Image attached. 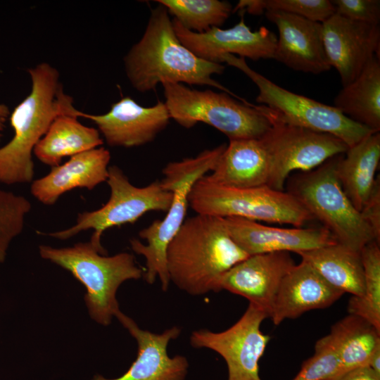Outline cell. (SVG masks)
<instances>
[{"instance_id":"6da1fadb","label":"cell","mask_w":380,"mask_h":380,"mask_svg":"<svg viewBox=\"0 0 380 380\" xmlns=\"http://www.w3.org/2000/svg\"><path fill=\"white\" fill-rule=\"evenodd\" d=\"M127 77L137 91L146 93L161 84L208 85L238 97L212 78L225 67L197 57L177 37L167 9H151L145 31L124 58Z\"/></svg>"},{"instance_id":"7a4b0ae2","label":"cell","mask_w":380,"mask_h":380,"mask_svg":"<svg viewBox=\"0 0 380 380\" xmlns=\"http://www.w3.org/2000/svg\"><path fill=\"white\" fill-rule=\"evenodd\" d=\"M248 255L232 239L224 219L196 214L186 219L170 242V281L193 296L219 292L221 277Z\"/></svg>"},{"instance_id":"3957f363","label":"cell","mask_w":380,"mask_h":380,"mask_svg":"<svg viewBox=\"0 0 380 380\" xmlns=\"http://www.w3.org/2000/svg\"><path fill=\"white\" fill-rule=\"evenodd\" d=\"M28 73L30 92L10 114L13 137L0 148V182L7 185L32 182L36 145L53 120L73 106L53 66L43 62L30 68Z\"/></svg>"},{"instance_id":"277c9868","label":"cell","mask_w":380,"mask_h":380,"mask_svg":"<svg viewBox=\"0 0 380 380\" xmlns=\"http://www.w3.org/2000/svg\"><path fill=\"white\" fill-rule=\"evenodd\" d=\"M227 145L205 149L193 158L168 163L163 169V187L172 192V202L165 217L153 221L139 232L140 240L129 241L132 251L144 257L146 270L144 278L152 284L157 277L164 292L168 290L170 277L166 263V251L170 242L186 220L189 196L194 184L216 165Z\"/></svg>"},{"instance_id":"5b68a950","label":"cell","mask_w":380,"mask_h":380,"mask_svg":"<svg viewBox=\"0 0 380 380\" xmlns=\"http://www.w3.org/2000/svg\"><path fill=\"white\" fill-rule=\"evenodd\" d=\"M39 252L43 259L69 271L84 285L89 315L103 326H108L120 311L116 298L120 286L141 278L144 273L132 254L102 255L90 241L65 248L40 245Z\"/></svg>"},{"instance_id":"8992f818","label":"cell","mask_w":380,"mask_h":380,"mask_svg":"<svg viewBox=\"0 0 380 380\" xmlns=\"http://www.w3.org/2000/svg\"><path fill=\"white\" fill-rule=\"evenodd\" d=\"M189 205L196 214L241 217L301 227L314 217L291 193L267 185L234 188L217 184L206 175L194 185Z\"/></svg>"},{"instance_id":"52a82bcc","label":"cell","mask_w":380,"mask_h":380,"mask_svg":"<svg viewBox=\"0 0 380 380\" xmlns=\"http://www.w3.org/2000/svg\"><path fill=\"white\" fill-rule=\"evenodd\" d=\"M163 86L170 118L184 128L204 122L236 140L261 138L271 127L258 105L238 102L225 92L200 91L182 84Z\"/></svg>"},{"instance_id":"ba28073f","label":"cell","mask_w":380,"mask_h":380,"mask_svg":"<svg viewBox=\"0 0 380 380\" xmlns=\"http://www.w3.org/2000/svg\"><path fill=\"white\" fill-rule=\"evenodd\" d=\"M338 156L298 177L289 193L322 222L338 243L360 253L369 243L379 241L341 186L336 172Z\"/></svg>"},{"instance_id":"9c48e42d","label":"cell","mask_w":380,"mask_h":380,"mask_svg":"<svg viewBox=\"0 0 380 380\" xmlns=\"http://www.w3.org/2000/svg\"><path fill=\"white\" fill-rule=\"evenodd\" d=\"M220 61L236 68L248 77L259 91L256 102L267 106L272 115L284 123L331 134L348 148L376 132L350 120L333 106L279 87L251 68L243 58L225 54Z\"/></svg>"},{"instance_id":"30bf717a","label":"cell","mask_w":380,"mask_h":380,"mask_svg":"<svg viewBox=\"0 0 380 380\" xmlns=\"http://www.w3.org/2000/svg\"><path fill=\"white\" fill-rule=\"evenodd\" d=\"M106 182L110 194L105 205L98 210L78 214L74 225L47 235L66 240L81 232L92 229L90 243L101 254L107 255L101 243L105 231L134 224L151 211L167 213L172 202V192L165 189L160 181L156 180L143 187L136 186L117 165L109 166Z\"/></svg>"},{"instance_id":"8fae6325","label":"cell","mask_w":380,"mask_h":380,"mask_svg":"<svg viewBox=\"0 0 380 380\" xmlns=\"http://www.w3.org/2000/svg\"><path fill=\"white\" fill-rule=\"evenodd\" d=\"M260 110L271 127L260 138L270 163L268 186L283 191L289 174L313 170L331 158L344 154L348 147L338 138L324 132L291 125L277 120L265 106Z\"/></svg>"},{"instance_id":"7c38bea8","label":"cell","mask_w":380,"mask_h":380,"mask_svg":"<svg viewBox=\"0 0 380 380\" xmlns=\"http://www.w3.org/2000/svg\"><path fill=\"white\" fill-rule=\"evenodd\" d=\"M268 317L265 311L249 303L241 317L229 329L220 332L194 331L190 336V344L220 355L227 366V380H262L259 361L270 336L261 331L260 325Z\"/></svg>"},{"instance_id":"4fadbf2b","label":"cell","mask_w":380,"mask_h":380,"mask_svg":"<svg viewBox=\"0 0 380 380\" xmlns=\"http://www.w3.org/2000/svg\"><path fill=\"white\" fill-rule=\"evenodd\" d=\"M172 25L181 43L197 57L221 63L225 54H237L253 61L273 59L277 37L265 27L252 31L241 17L240 21L229 29L211 27L197 33L184 27L176 19Z\"/></svg>"},{"instance_id":"5bb4252c","label":"cell","mask_w":380,"mask_h":380,"mask_svg":"<svg viewBox=\"0 0 380 380\" xmlns=\"http://www.w3.org/2000/svg\"><path fill=\"white\" fill-rule=\"evenodd\" d=\"M323 45L343 87L353 82L374 56L379 58L380 27L334 13L322 23Z\"/></svg>"},{"instance_id":"9a60e30c","label":"cell","mask_w":380,"mask_h":380,"mask_svg":"<svg viewBox=\"0 0 380 380\" xmlns=\"http://www.w3.org/2000/svg\"><path fill=\"white\" fill-rule=\"evenodd\" d=\"M78 118L91 120L110 146L131 148L153 141L166 128L170 116L165 102L144 107L129 96L114 103L101 115H93L76 109Z\"/></svg>"},{"instance_id":"2e32d148","label":"cell","mask_w":380,"mask_h":380,"mask_svg":"<svg viewBox=\"0 0 380 380\" xmlns=\"http://www.w3.org/2000/svg\"><path fill=\"white\" fill-rule=\"evenodd\" d=\"M295 265L289 252L249 255L221 277L218 289L244 297L270 317L280 284Z\"/></svg>"},{"instance_id":"e0dca14e","label":"cell","mask_w":380,"mask_h":380,"mask_svg":"<svg viewBox=\"0 0 380 380\" xmlns=\"http://www.w3.org/2000/svg\"><path fill=\"white\" fill-rule=\"evenodd\" d=\"M137 341V355L122 376L108 379L95 375L91 380H184L189 367L187 359L180 355L170 357L167 346L176 339L181 329L174 326L156 334L139 327L129 317L120 311L115 317Z\"/></svg>"},{"instance_id":"ac0fdd59","label":"cell","mask_w":380,"mask_h":380,"mask_svg":"<svg viewBox=\"0 0 380 380\" xmlns=\"http://www.w3.org/2000/svg\"><path fill=\"white\" fill-rule=\"evenodd\" d=\"M265 14L279 32L273 59L303 72L319 74L331 69L321 23L279 11H267Z\"/></svg>"},{"instance_id":"d6986e66","label":"cell","mask_w":380,"mask_h":380,"mask_svg":"<svg viewBox=\"0 0 380 380\" xmlns=\"http://www.w3.org/2000/svg\"><path fill=\"white\" fill-rule=\"evenodd\" d=\"M234 241L249 255L273 252H300L336 241L324 227L279 228L241 217H224Z\"/></svg>"},{"instance_id":"ffe728a7","label":"cell","mask_w":380,"mask_h":380,"mask_svg":"<svg viewBox=\"0 0 380 380\" xmlns=\"http://www.w3.org/2000/svg\"><path fill=\"white\" fill-rule=\"evenodd\" d=\"M343 293L327 282L309 264L301 260L282 279L270 318L279 325L285 319L331 306Z\"/></svg>"},{"instance_id":"44dd1931","label":"cell","mask_w":380,"mask_h":380,"mask_svg":"<svg viewBox=\"0 0 380 380\" xmlns=\"http://www.w3.org/2000/svg\"><path fill=\"white\" fill-rule=\"evenodd\" d=\"M110 160V153L103 147L77 154L32 182L30 191L40 203L51 205L63 194L75 188L92 190L107 181Z\"/></svg>"},{"instance_id":"7402d4cb","label":"cell","mask_w":380,"mask_h":380,"mask_svg":"<svg viewBox=\"0 0 380 380\" xmlns=\"http://www.w3.org/2000/svg\"><path fill=\"white\" fill-rule=\"evenodd\" d=\"M211 182L224 186H268L270 163L260 138L229 140L211 174Z\"/></svg>"},{"instance_id":"603a6c76","label":"cell","mask_w":380,"mask_h":380,"mask_svg":"<svg viewBox=\"0 0 380 380\" xmlns=\"http://www.w3.org/2000/svg\"><path fill=\"white\" fill-rule=\"evenodd\" d=\"M339 155L336 172L341 186L354 207L362 210L375 189L380 160V133H372Z\"/></svg>"},{"instance_id":"cb8c5ba5","label":"cell","mask_w":380,"mask_h":380,"mask_svg":"<svg viewBox=\"0 0 380 380\" xmlns=\"http://www.w3.org/2000/svg\"><path fill=\"white\" fill-rule=\"evenodd\" d=\"M75 111L72 106L51 122L33 151L40 162L52 167L60 165L65 157L70 158L103 144L99 130L82 124Z\"/></svg>"},{"instance_id":"d4e9b609","label":"cell","mask_w":380,"mask_h":380,"mask_svg":"<svg viewBox=\"0 0 380 380\" xmlns=\"http://www.w3.org/2000/svg\"><path fill=\"white\" fill-rule=\"evenodd\" d=\"M327 336L338 359L336 372L327 380H338L352 369L368 366L372 355L380 348V331L355 315L336 322Z\"/></svg>"},{"instance_id":"484cf974","label":"cell","mask_w":380,"mask_h":380,"mask_svg":"<svg viewBox=\"0 0 380 380\" xmlns=\"http://www.w3.org/2000/svg\"><path fill=\"white\" fill-rule=\"evenodd\" d=\"M297 254L335 289L352 296L363 294L365 280L360 253L336 241Z\"/></svg>"},{"instance_id":"4316f807","label":"cell","mask_w":380,"mask_h":380,"mask_svg":"<svg viewBox=\"0 0 380 380\" xmlns=\"http://www.w3.org/2000/svg\"><path fill=\"white\" fill-rule=\"evenodd\" d=\"M333 106L354 122L373 132H379V58L374 56L353 82L343 87Z\"/></svg>"},{"instance_id":"83f0119b","label":"cell","mask_w":380,"mask_h":380,"mask_svg":"<svg viewBox=\"0 0 380 380\" xmlns=\"http://www.w3.org/2000/svg\"><path fill=\"white\" fill-rule=\"evenodd\" d=\"M364 271V292L352 296L348 304L349 314L363 318L380 331V248L373 241L360 251Z\"/></svg>"},{"instance_id":"f1b7e54d","label":"cell","mask_w":380,"mask_h":380,"mask_svg":"<svg viewBox=\"0 0 380 380\" xmlns=\"http://www.w3.org/2000/svg\"><path fill=\"white\" fill-rule=\"evenodd\" d=\"M175 16L184 27L201 33L211 27H220L229 17L233 8L226 1L157 0Z\"/></svg>"},{"instance_id":"f546056e","label":"cell","mask_w":380,"mask_h":380,"mask_svg":"<svg viewBox=\"0 0 380 380\" xmlns=\"http://www.w3.org/2000/svg\"><path fill=\"white\" fill-rule=\"evenodd\" d=\"M31 208L25 196L0 189V265L4 262L13 240L23 230Z\"/></svg>"},{"instance_id":"4dcf8cb0","label":"cell","mask_w":380,"mask_h":380,"mask_svg":"<svg viewBox=\"0 0 380 380\" xmlns=\"http://www.w3.org/2000/svg\"><path fill=\"white\" fill-rule=\"evenodd\" d=\"M338 366L337 354L327 335L316 342L314 354L303 362L292 380H327Z\"/></svg>"},{"instance_id":"1f68e13d","label":"cell","mask_w":380,"mask_h":380,"mask_svg":"<svg viewBox=\"0 0 380 380\" xmlns=\"http://www.w3.org/2000/svg\"><path fill=\"white\" fill-rule=\"evenodd\" d=\"M260 2L264 12H284L321 23L335 13L334 6L329 0H260Z\"/></svg>"},{"instance_id":"d6a6232c","label":"cell","mask_w":380,"mask_h":380,"mask_svg":"<svg viewBox=\"0 0 380 380\" xmlns=\"http://www.w3.org/2000/svg\"><path fill=\"white\" fill-rule=\"evenodd\" d=\"M331 2L335 13L352 20L379 25V0H333Z\"/></svg>"},{"instance_id":"836d02e7","label":"cell","mask_w":380,"mask_h":380,"mask_svg":"<svg viewBox=\"0 0 380 380\" xmlns=\"http://www.w3.org/2000/svg\"><path fill=\"white\" fill-rule=\"evenodd\" d=\"M360 213L380 241V185L375 189Z\"/></svg>"},{"instance_id":"e575fe53","label":"cell","mask_w":380,"mask_h":380,"mask_svg":"<svg viewBox=\"0 0 380 380\" xmlns=\"http://www.w3.org/2000/svg\"><path fill=\"white\" fill-rule=\"evenodd\" d=\"M338 380H380V375L369 366H363L349 371Z\"/></svg>"},{"instance_id":"d590c367","label":"cell","mask_w":380,"mask_h":380,"mask_svg":"<svg viewBox=\"0 0 380 380\" xmlns=\"http://www.w3.org/2000/svg\"><path fill=\"white\" fill-rule=\"evenodd\" d=\"M368 366L380 375V348H377L372 355Z\"/></svg>"},{"instance_id":"8d00e7d4","label":"cell","mask_w":380,"mask_h":380,"mask_svg":"<svg viewBox=\"0 0 380 380\" xmlns=\"http://www.w3.org/2000/svg\"><path fill=\"white\" fill-rule=\"evenodd\" d=\"M10 114L8 107L6 104L0 103V137H1V132L4 128V123L10 116Z\"/></svg>"}]
</instances>
